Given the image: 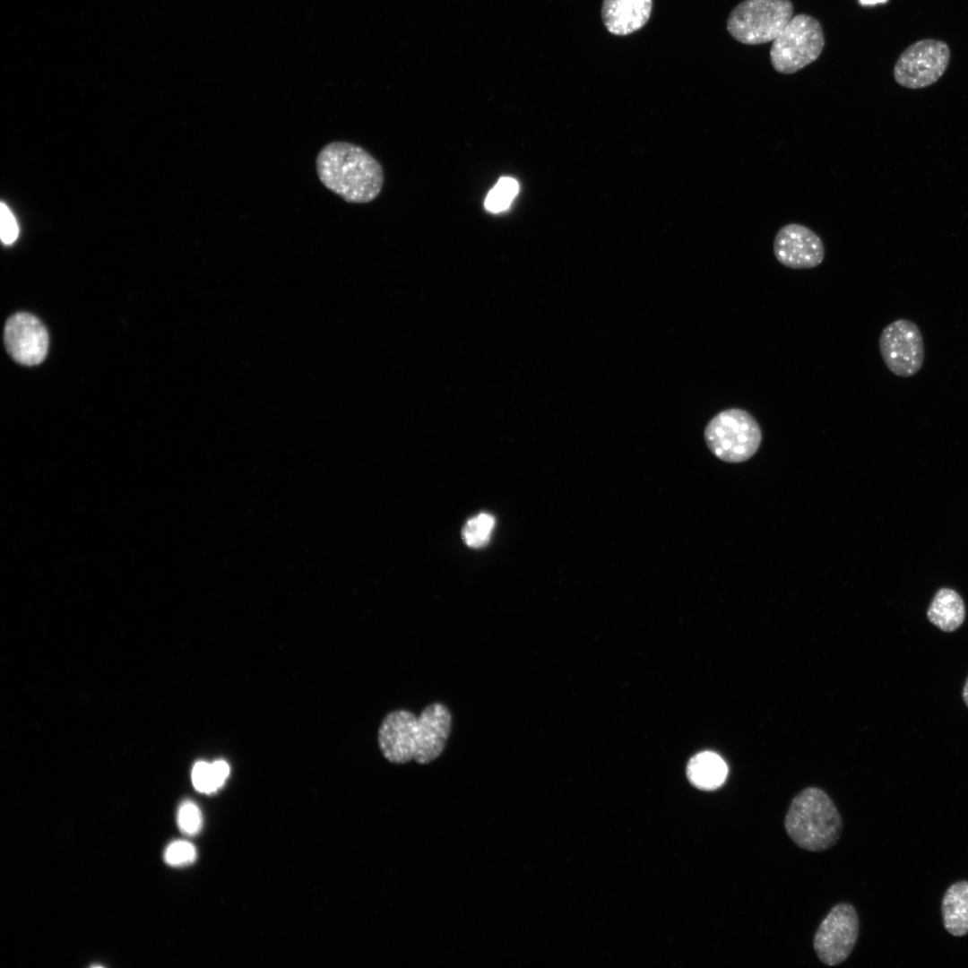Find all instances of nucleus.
Masks as SVG:
<instances>
[{
    "mask_svg": "<svg viewBox=\"0 0 968 968\" xmlns=\"http://www.w3.org/2000/svg\"><path fill=\"white\" fill-rule=\"evenodd\" d=\"M452 721L449 709L439 702L428 704L418 716L408 710H394L380 724L379 748L393 764L411 760L429 764L445 750Z\"/></svg>",
    "mask_w": 968,
    "mask_h": 968,
    "instance_id": "nucleus-1",
    "label": "nucleus"
},
{
    "mask_svg": "<svg viewBox=\"0 0 968 968\" xmlns=\"http://www.w3.org/2000/svg\"><path fill=\"white\" fill-rule=\"evenodd\" d=\"M321 183L348 203L375 200L384 184L380 163L360 146L346 142L326 144L315 160Z\"/></svg>",
    "mask_w": 968,
    "mask_h": 968,
    "instance_id": "nucleus-2",
    "label": "nucleus"
},
{
    "mask_svg": "<svg viewBox=\"0 0 968 968\" xmlns=\"http://www.w3.org/2000/svg\"><path fill=\"white\" fill-rule=\"evenodd\" d=\"M784 827L788 836L800 849L823 851L838 842L843 819L823 790L808 787L792 799L785 815Z\"/></svg>",
    "mask_w": 968,
    "mask_h": 968,
    "instance_id": "nucleus-3",
    "label": "nucleus"
},
{
    "mask_svg": "<svg viewBox=\"0 0 968 968\" xmlns=\"http://www.w3.org/2000/svg\"><path fill=\"white\" fill-rule=\"evenodd\" d=\"M710 451L727 462H741L760 446L762 433L756 419L747 411L730 408L717 413L704 428Z\"/></svg>",
    "mask_w": 968,
    "mask_h": 968,
    "instance_id": "nucleus-4",
    "label": "nucleus"
},
{
    "mask_svg": "<svg viewBox=\"0 0 968 968\" xmlns=\"http://www.w3.org/2000/svg\"><path fill=\"white\" fill-rule=\"evenodd\" d=\"M824 46L821 23L808 14H797L773 40L770 48L772 66L783 74L794 73L815 62Z\"/></svg>",
    "mask_w": 968,
    "mask_h": 968,
    "instance_id": "nucleus-5",
    "label": "nucleus"
},
{
    "mask_svg": "<svg viewBox=\"0 0 968 968\" xmlns=\"http://www.w3.org/2000/svg\"><path fill=\"white\" fill-rule=\"evenodd\" d=\"M792 14L791 0H744L730 12L727 30L742 44H764L781 33Z\"/></svg>",
    "mask_w": 968,
    "mask_h": 968,
    "instance_id": "nucleus-6",
    "label": "nucleus"
},
{
    "mask_svg": "<svg viewBox=\"0 0 968 968\" xmlns=\"http://www.w3.org/2000/svg\"><path fill=\"white\" fill-rule=\"evenodd\" d=\"M859 932L855 908L849 903L834 905L815 933L813 946L817 956L828 966L841 964L854 949Z\"/></svg>",
    "mask_w": 968,
    "mask_h": 968,
    "instance_id": "nucleus-7",
    "label": "nucleus"
},
{
    "mask_svg": "<svg viewBox=\"0 0 968 968\" xmlns=\"http://www.w3.org/2000/svg\"><path fill=\"white\" fill-rule=\"evenodd\" d=\"M950 60L946 43L937 39L919 40L908 47L894 67L898 84L920 89L936 82L945 73Z\"/></svg>",
    "mask_w": 968,
    "mask_h": 968,
    "instance_id": "nucleus-8",
    "label": "nucleus"
},
{
    "mask_svg": "<svg viewBox=\"0 0 968 968\" xmlns=\"http://www.w3.org/2000/svg\"><path fill=\"white\" fill-rule=\"evenodd\" d=\"M878 346L885 365L895 376H912L923 365L922 334L912 321L898 319L886 325L880 334Z\"/></svg>",
    "mask_w": 968,
    "mask_h": 968,
    "instance_id": "nucleus-9",
    "label": "nucleus"
},
{
    "mask_svg": "<svg viewBox=\"0 0 968 968\" xmlns=\"http://www.w3.org/2000/svg\"><path fill=\"white\" fill-rule=\"evenodd\" d=\"M774 254L777 261L791 269H811L825 258V246L820 237L809 228L789 223L782 226L774 240Z\"/></svg>",
    "mask_w": 968,
    "mask_h": 968,
    "instance_id": "nucleus-10",
    "label": "nucleus"
},
{
    "mask_svg": "<svg viewBox=\"0 0 968 968\" xmlns=\"http://www.w3.org/2000/svg\"><path fill=\"white\" fill-rule=\"evenodd\" d=\"M4 341L10 356L18 363L27 366L41 363L48 350V334L45 326L28 313L15 314L7 320Z\"/></svg>",
    "mask_w": 968,
    "mask_h": 968,
    "instance_id": "nucleus-11",
    "label": "nucleus"
},
{
    "mask_svg": "<svg viewBox=\"0 0 968 968\" xmlns=\"http://www.w3.org/2000/svg\"><path fill=\"white\" fill-rule=\"evenodd\" d=\"M652 8L653 0H603L601 18L609 32L626 36L646 24Z\"/></svg>",
    "mask_w": 968,
    "mask_h": 968,
    "instance_id": "nucleus-12",
    "label": "nucleus"
},
{
    "mask_svg": "<svg viewBox=\"0 0 968 968\" xmlns=\"http://www.w3.org/2000/svg\"><path fill=\"white\" fill-rule=\"evenodd\" d=\"M929 622L944 632L959 628L965 618V605L955 590L941 588L934 595L928 611Z\"/></svg>",
    "mask_w": 968,
    "mask_h": 968,
    "instance_id": "nucleus-13",
    "label": "nucleus"
},
{
    "mask_svg": "<svg viewBox=\"0 0 968 968\" xmlns=\"http://www.w3.org/2000/svg\"><path fill=\"white\" fill-rule=\"evenodd\" d=\"M728 766L718 754L704 751L690 758L687 776L696 788L713 791L721 787L726 780Z\"/></svg>",
    "mask_w": 968,
    "mask_h": 968,
    "instance_id": "nucleus-14",
    "label": "nucleus"
},
{
    "mask_svg": "<svg viewBox=\"0 0 968 968\" xmlns=\"http://www.w3.org/2000/svg\"><path fill=\"white\" fill-rule=\"evenodd\" d=\"M946 930L955 937L968 933V881L953 884L944 895L941 905Z\"/></svg>",
    "mask_w": 968,
    "mask_h": 968,
    "instance_id": "nucleus-15",
    "label": "nucleus"
},
{
    "mask_svg": "<svg viewBox=\"0 0 968 968\" xmlns=\"http://www.w3.org/2000/svg\"><path fill=\"white\" fill-rule=\"evenodd\" d=\"M229 774V766L223 760L212 764L197 762L192 770V782L194 788L204 793H211L223 785Z\"/></svg>",
    "mask_w": 968,
    "mask_h": 968,
    "instance_id": "nucleus-16",
    "label": "nucleus"
},
{
    "mask_svg": "<svg viewBox=\"0 0 968 968\" xmlns=\"http://www.w3.org/2000/svg\"><path fill=\"white\" fill-rule=\"evenodd\" d=\"M496 523L495 518L487 513H480L469 519L462 528V535L466 545L480 549L487 545Z\"/></svg>",
    "mask_w": 968,
    "mask_h": 968,
    "instance_id": "nucleus-17",
    "label": "nucleus"
},
{
    "mask_svg": "<svg viewBox=\"0 0 968 968\" xmlns=\"http://www.w3.org/2000/svg\"><path fill=\"white\" fill-rule=\"evenodd\" d=\"M519 192L518 182L512 177H503L498 179L488 192L484 202L487 211L492 213L506 210Z\"/></svg>",
    "mask_w": 968,
    "mask_h": 968,
    "instance_id": "nucleus-18",
    "label": "nucleus"
},
{
    "mask_svg": "<svg viewBox=\"0 0 968 968\" xmlns=\"http://www.w3.org/2000/svg\"><path fill=\"white\" fill-rule=\"evenodd\" d=\"M177 820L180 830L189 835L197 834L202 826L201 811L191 801H186L179 807Z\"/></svg>",
    "mask_w": 968,
    "mask_h": 968,
    "instance_id": "nucleus-19",
    "label": "nucleus"
},
{
    "mask_svg": "<svg viewBox=\"0 0 968 968\" xmlns=\"http://www.w3.org/2000/svg\"><path fill=\"white\" fill-rule=\"evenodd\" d=\"M196 857L194 846L186 841H175L166 849L165 861L171 866H184L192 863Z\"/></svg>",
    "mask_w": 968,
    "mask_h": 968,
    "instance_id": "nucleus-20",
    "label": "nucleus"
},
{
    "mask_svg": "<svg viewBox=\"0 0 968 968\" xmlns=\"http://www.w3.org/2000/svg\"><path fill=\"white\" fill-rule=\"evenodd\" d=\"M0 214L1 239L6 245L12 244L18 237V226L15 218L4 203H1Z\"/></svg>",
    "mask_w": 968,
    "mask_h": 968,
    "instance_id": "nucleus-21",
    "label": "nucleus"
},
{
    "mask_svg": "<svg viewBox=\"0 0 968 968\" xmlns=\"http://www.w3.org/2000/svg\"><path fill=\"white\" fill-rule=\"evenodd\" d=\"M861 5H874L877 4H885L887 0H859Z\"/></svg>",
    "mask_w": 968,
    "mask_h": 968,
    "instance_id": "nucleus-22",
    "label": "nucleus"
},
{
    "mask_svg": "<svg viewBox=\"0 0 968 968\" xmlns=\"http://www.w3.org/2000/svg\"><path fill=\"white\" fill-rule=\"evenodd\" d=\"M962 696H963L964 702L965 703L966 706L968 707V677H967V678L965 680V683H964V688H963Z\"/></svg>",
    "mask_w": 968,
    "mask_h": 968,
    "instance_id": "nucleus-23",
    "label": "nucleus"
}]
</instances>
